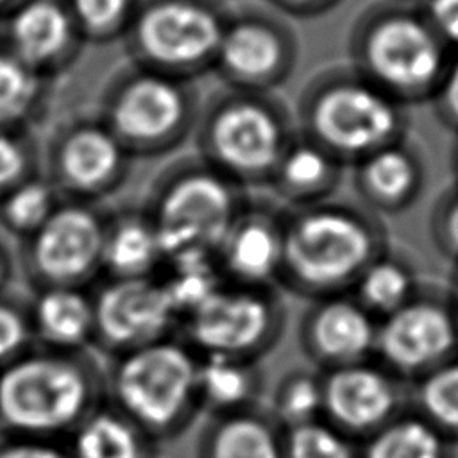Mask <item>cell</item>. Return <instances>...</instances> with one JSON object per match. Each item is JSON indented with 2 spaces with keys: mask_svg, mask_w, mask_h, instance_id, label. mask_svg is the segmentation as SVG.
<instances>
[{
  "mask_svg": "<svg viewBox=\"0 0 458 458\" xmlns=\"http://www.w3.org/2000/svg\"><path fill=\"white\" fill-rule=\"evenodd\" d=\"M0 458H70L64 442L0 433Z\"/></svg>",
  "mask_w": 458,
  "mask_h": 458,
  "instance_id": "obj_39",
  "label": "cell"
},
{
  "mask_svg": "<svg viewBox=\"0 0 458 458\" xmlns=\"http://www.w3.org/2000/svg\"><path fill=\"white\" fill-rule=\"evenodd\" d=\"M34 345L29 302L0 295V367Z\"/></svg>",
  "mask_w": 458,
  "mask_h": 458,
  "instance_id": "obj_36",
  "label": "cell"
},
{
  "mask_svg": "<svg viewBox=\"0 0 458 458\" xmlns=\"http://www.w3.org/2000/svg\"><path fill=\"white\" fill-rule=\"evenodd\" d=\"M352 182L361 206L372 213H401L422 193L426 166L406 138L392 141L352 165Z\"/></svg>",
  "mask_w": 458,
  "mask_h": 458,
  "instance_id": "obj_20",
  "label": "cell"
},
{
  "mask_svg": "<svg viewBox=\"0 0 458 458\" xmlns=\"http://www.w3.org/2000/svg\"><path fill=\"white\" fill-rule=\"evenodd\" d=\"M429 102L438 122L458 134V50L451 54Z\"/></svg>",
  "mask_w": 458,
  "mask_h": 458,
  "instance_id": "obj_38",
  "label": "cell"
},
{
  "mask_svg": "<svg viewBox=\"0 0 458 458\" xmlns=\"http://www.w3.org/2000/svg\"><path fill=\"white\" fill-rule=\"evenodd\" d=\"M29 318L34 344L57 351H88L95 336L89 288L48 286L32 292Z\"/></svg>",
  "mask_w": 458,
  "mask_h": 458,
  "instance_id": "obj_21",
  "label": "cell"
},
{
  "mask_svg": "<svg viewBox=\"0 0 458 458\" xmlns=\"http://www.w3.org/2000/svg\"><path fill=\"white\" fill-rule=\"evenodd\" d=\"M377 318L349 293L310 301L302 311L297 342L317 370L370 360L374 356Z\"/></svg>",
  "mask_w": 458,
  "mask_h": 458,
  "instance_id": "obj_17",
  "label": "cell"
},
{
  "mask_svg": "<svg viewBox=\"0 0 458 458\" xmlns=\"http://www.w3.org/2000/svg\"><path fill=\"white\" fill-rule=\"evenodd\" d=\"M50 82L13 55L0 41V125L32 129L45 116Z\"/></svg>",
  "mask_w": 458,
  "mask_h": 458,
  "instance_id": "obj_29",
  "label": "cell"
},
{
  "mask_svg": "<svg viewBox=\"0 0 458 458\" xmlns=\"http://www.w3.org/2000/svg\"><path fill=\"white\" fill-rule=\"evenodd\" d=\"M200 95L193 81L127 61L102 88L97 116L136 157L175 152L193 136Z\"/></svg>",
  "mask_w": 458,
  "mask_h": 458,
  "instance_id": "obj_7",
  "label": "cell"
},
{
  "mask_svg": "<svg viewBox=\"0 0 458 458\" xmlns=\"http://www.w3.org/2000/svg\"><path fill=\"white\" fill-rule=\"evenodd\" d=\"M106 403V370L88 351L32 345L0 367V433L64 442Z\"/></svg>",
  "mask_w": 458,
  "mask_h": 458,
  "instance_id": "obj_2",
  "label": "cell"
},
{
  "mask_svg": "<svg viewBox=\"0 0 458 458\" xmlns=\"http://www.w3.org/2000/svg\"><path fill=\"white\" fill-rule=\"evenodd\" d=\"M199 367L179 335L122 352L106 370V403L154 445L174 440L202 413Z\"/></svg>",
  "mask_w": 458,
  "mask_h": 458,
  "instance_id": "obj_4",
  "label": "cell"
},
{
  "mask_svg": "<svg viewBox=\"0 0 458 458\" xmlns=\"http://www.w3.org/2000/svg\"><path fill=\"white\" fill-rule=\"evenodd\" d=\"M13 274H14V258L9 247L0 240V295L5 293V288L9 286Z\"/></svg>",
  "mask_w": 458,
  "mask_h": 458,
  "instance_id": "obj_42",
  "label": "cell"
},
{
  "mask_svg": "<svg viewBox=\"0 0 458 458\" xmlns=\"http://www.w3.org/2000/svg\"><path fill=\"white\" fill-rule=\"evenodd\" d=\"M429 236L435 249L458 265V186L444 191L429 215Z\"/></svg>",
  "mask_w": 458,
  "mask_h": 458,
  "instance_id": "obj_37",
  "label": "cell"
},
{
  "mask_svg": "<svg viewBox=\"0 0 458 458\" xmlns=\"http://www.w3.org/2000/svg\"><path fill=\"white\" fill-rule=\"evenodd\" d=\"M267 410L283 429L322 419L320 370L297 367L284 372L272 390Z\"/></svg>",
  "mask_w": 458,
  "mask_h": 458,
  "instance_id": "obj_32",
  "label": "cell"
},
{
  "mask_svg": "<svg viewBox=\"0 0 458 458\" xmlns=\"http://www.w3.org/2000/svg\"><path fill=\"white\" fill-rule=\"evenodd\" d=\"M458 356V318L447 286L420 283L415 295L377 320L374 360L411 385Z\"/></svg>",
  "mask_w": 458,
  "mask_h": 458,
  "instance_id": "obj_13",
  "label": "cell"
},
{
  "mask_svg": "<svg viewBox=\"0 0 458 458\" xmlns=\"http://www.w3.org/2000/svg\"><path fill=\"white\" fill-rule=\"evenodd\" d=\"M360 458H456V445L408 408L360 442Z\"/></svg>",
  "mask_w": 458,
  "mask_h": 458,
  "instance_id": "obj_27",
  "label": "cell"
},
{
  "mask_svg": "<svg viewBox=\"0 0 458 458\" xmlns=\"http://www.w3.org/2000/svg\"><path fill=\"white\" fill-rule=\"evenodd\" d=\"M23 2H27V0H0V21H4Z\"/></svg>",
  "mask_w": 458,
  "mask_h": 458,
  "instance_id": "obj_44",
  "label": "cell"
},
{
  "mask_svg": "<svg viewBox=\"0 0 458 458\" xmlns=\"http://www.w3.org/2000/svg\"><path fill=\"white\" fill-rule=\"evenodd\" d=\"M199 392L202 411L229 413L259 404L263 374L258 361L200 356Z\"/></svg>",
  "mask_w": 458,
  "mask_h": 458,
  "instance_id": "obj_26",
  "label": "cell"
},
{
  "mask_svg": "<svg viewBox=\"0 0 458 458\" xmlns=\"http://www.w3.org/2000/svg\"><path fill=\"white\" fill-rule=\"evenodd\" d=\"M299 59V39L286 16L265 4L233 5L213 73L222 86L274 93L284 84Z\"/></svg>",
  "mask_w": 458,
  "mask_h": 458,
  "instance_id": "obj_14",
  "label": "cell"
},
{
  "mask_svg": "<svg viewBox=\"0 0 458 458\" xmlns=\"http://www.w3.org/2000/svg\"><path fill=\"white\" fill-rule=\"evenodd\" d=\"M420 283L411 261L388 247L365 267L351 293L379 320L408 302Z\"/></svg>",
  "mask_w": 458,
  "mask_h": 458,
  "instance_id": "obj_28",
  "label": "cell"
},
{
  "mask_svg": "<svg viewBox=\"0 0 458 458\" xmlns=\"http://www.w3.org/2000/svg\"><path fill=\"white\" fill-rule=\"evenodd\" d=\"M249 197L245 188L195 154L177 157L159 170L141 208L168 259L186 252L215 254Z\"/></svg>",
  "mask_w": 458,
  "mask_h": 458,
  "instance_id": "obj_8",
  "label": "cell"
},
{
  "mask_svg": "<svg viewBox=\"0 0 458 458\" xmlns=\"http://www.w3.org/2000/svg\"><path fill=\"white\" fill-rule=\"evenodd\" d=\"M447 292H449V297H451V302H453L456 318H458V265H454V268H453L451 281H449V284H447Z\"/></svg>",
  "mask_w": 458,
  "mask_h": 458,
  "instance_id": "obj_43",
  "label": "cell"
},
{
  "mask_svg": "<svg viewBox=\"0 0 458 458\" xmlns=\"http://www.w3.org/2000/svg\"><path fill=\"white\" fill-rule=\"evenodd\" d=\"M284 208L249 197L215 250L224 281L277 286L283 263Z\"/></svg>",
  "mask_w": 458,
  "mask_h": 458,
  "instance_id": "obj_18",
  "label": "cell"
},
{
  "mask_svg": "<svg viewBox=\"0 0 458 458\" xmlns=\"http://www.w3.org/2000/svg\"><path fill=\"white\" fill-rule=\"evenodd\" d=\"M286 318L277 286L222 281L179 322L177 335L199 356L259 361L283 338Z\"/></svg>",
  "mask_w": 458,
  "mask_h": 458,
  "instance_id": "obj_10",
  "label": "cell"
},
{
  "mask_svg": "<svg viewBox=\"0 0 458 458\" xmlns=\"http://www.w3.org/2000/svg\"><path fill=\"white\" fill-rule=\"evenodd\" d=\"M41 172V145L32 129L0 125V197Z\"/></svg>",
  "mask_w": 458,
  "mask_h": 458,
  "instance_id": "obj_35",
  "label": "cell"
},
{
  "mask_svg": "<svg viewBox=\"0 0 458 458\" xmlns=\"http://www.w3.org/2000/svg\"><path fill=\"white\" fill-rule=\"evenodd\" d=\"M451 54L411 0L370 4L349 34L351 66L403 106L431 100Z\"/></svg>",
  "mask_w": 458,
  "mask_h": 458,
  "instance_id": "obj_3",
  "label": "cell"
},
{
  "mask_svg": "<svg viewBox=\"0 0 458 458\" xmlns=\"http://www.w3.org/2000/svg\"><path fill=\"white\" fill-rule=\"evenodd\" d=\"M295 132L276 93L222 86L202 100L193 140L200 159L247 190L268 186Z\"/></svg>",
  "mask_w": 458,
  "mask_h": 458,
  "instance_id": "obj_5",
  "label": "cell"
},
{
  "mask_svg": "<svg viewBox=\"0 0 458 458\" xmlns=\"http://www.w3.org/2000/svg\"><path fill=\"white\" fill-rule=\"evenodd\" d=\"M64 445L70 458H156V445L107 403L89 413Z\"/></svg>",
  "mask_w": 458,
  "mask_h": 458,
  "instance_id": "obj_25",
  "label": "cell"
},
{
  "mask_svg": "<svg viewBox=\"0 0 458 458\" xmlns=\"http://www.w3.org/2000/svg\"><path fill=\"white\" fill-rule=\"evenodd\" d=\"M86 43L122 41L136 0H64Z\"/></svg>",
  "mask_w": 458,
  "mask_h": 458,
  "instance_id": "obj_33",
  "label": "cell"
},
{
  "mask_svg": "<svg viewBox=\"0 0 458 458\" xmlns=\"http://www.w3.org/2000/svg\"><path fill=\"white\" fill-rule=\"evenodd\" d=\"M227 0H136L122 38L127 61L186 81L213 70Z\"/></svg>",
  "mask_w": 458,
  "mask_h": 458,
  "instance_id": "obj_9",
  "label": "cell"
},
{
  "mask_svg": "<svg viewBox=\"0 0 458 458\" xmlns=\"http://www.w3.org/2000/svg\"><path fill=\"white\" fill-rule=\"evenodd\" d=\"M91 297L93 345L111 358L177 335L179 315L157 276L106 279L91 290Z\"/></svg>",
  "mask_w": 458,
  "mask_h": 458,
  "instance_id": "obj_15",
  "label": "cell"
},
{
  "mask_svg": "<svg viewBox=\"0 0 458 458\" xmlns=\"http://www.w3.org/2000/svg\"><path fill=\"white\" fill-rule=\"evenodd\" d=\"M410 410L458 445V356L410 385Z\"/></svg>",
  "mask_w": 458,
  "mask_h": 458,
  "instance_id": "obj_30",
  "label": "cell"
},
{
  "mask_svg": "<svg viewBox=\"0 0 458 458\" xmlns=\"http://www.w3.org/2000/svg\"><path fill=\"white\" fill-rule=\"evenodd\" d=\"M284 429L263 406L208 415L195 458H283Z\"/></svg>",
  "mask_w": 458,
  "mask_h": 458,
  "instance_id": "obj_22",
  "label": "cell"
},
{
  "mask_svg": "<svg viewBox=\"0 0 458 458\" xmlns=\"http://www.w3.org/2000/svg\"><path fill=\"white\" fill-rule=\"evenodd\" d=\"M344 168L345 165L335 156L297 131L277 161L267 188L288 208L317 204L333 195Z\"/></svg>",
  "mask_w": 458,
  "mask_h": 458,
  "instance_id": "obj_23",
  "label": "cell"
},
{
  "mask_svg": "<svg viewBox=\"0 0 458 458\" xmlns=\"http://www.w3.org/2000/svg\"><path fill=\"white\" fill-rule=\"evenodd\" d=\"M132 161L97 114L63 120L41 145V174L68 200L98 204L125 184Z\"/></svg>",
  "mask_w": 458,
  "mask_h": 458,
  "instance_id": "obj_12",
  "label": "cell"
},
{
  "mask_svg": "<svg viewBox=\"0 0 458 458\" xmlns=\"http://www.w3.org/2000/svg\"><path fill=\"white\" fill-rule=\"evenodd\" d=\"M297 131L342 165L406 138V106L367 81L351 64L320 70L297 100Z\"/></svg>",
  "mask_w": 458,
  "mask_h": 458,
  "instance_id": "obj_6",
  "label": "cell"
},
{
  "mask_svg": "<svg viewBox=\"0 0 458 458\" xmlns=\"http://www.w3.org/2000/svg\"><path fill=\"white\" fill-rule=\"evenodd\" d=\"M386 249L385 225L365 206L327 199L284 208L277 286L308 301L349 293L365 267Z\"/></svg>",
  "mask_w": 458,
  "mask_h": 458,
  "instance_id": "obj_1",
  "label": "cell"
},
{
  "mask_svg": "<svg viewBox=\"0 0 458 458\" xmlns=\"http://www.w3.org/2000/svg\"><path fill=\"white\" fill-rule=\"evenodd\" d=\"M283 458H360V442L318 419L284 429Z\"/></svg>",
  "mask_w": 458,
  "mask_h": 458,
  "instance_id": "obj_34",
  "label": "cell"
},
{
  "mask_svg": "<svg viewBox=\"0 0 458 458\" xmlns=\"http://www.w3.org/2000/svg\"><path fill=\"white\" fill-rule=\"evenodd\" d=\"M107 213L98 204L63 199L50 218L20 242L18 263L32 292L48 286L89 288L102 274Z\"/></svg>",
  "mask_w": 458,
  "mask_h": 458,
  "instance_id": "obj_11",
  "label": "cell"
},
{
  "mask_svg": "<svg viewBox=\"0 0 458 458\" xmlns=\"http://www.w3.org/2000/svg\"><path fill=\"white\" fill-rule=\"evenodd\" d=\"M340 2L342 0H263L265 5L272 7L279 14L293 18H315L326 14Z\"/></svg>",
  "mask_w": 458,
  "mask_h": 458,
  "instance_id": "obj_41",
  "label": "cell"
},
{
  "mask_svg": "<svg viewBox=\"0 0 458 458\" xmlns=\"http://www.w3.org/2000/svg\"><path fill=\"white\" fill-rule=\"evenodd\" d=\"M61 200L55 186L38 172L0 197V227L21 242L50 218Z\"/></svg>",
  "mask_w": 458,
  "mask_h": 458,
  "instance_id": "obj_31",
  "label": "cell"
},
{
  "mask_svg": "<svg viewBox=\"0 0 458 458\" xmlns=\"http://www.w3.org/2000/svg\"><path fill=\"white\" fill-rule=\"evenodd\" d=\"M165 263L154 224L143 208H122L107 213L102 243L106 279L156 277Z\"/></svg>",
  "mask_w": 458,
  "mask_h": 458,
  "instance_id": "obj_24",
  "label": "cell"
},
{
  "mask_svg": "<svg viewBox=\"0 0 458 458\" xmlns=\"http://www.w3.org/2000/svg\"><path fill=\"white\" fill-rule=\"evenodd\" d=\"M426 18L440 39L453 50H458V0H420Z\"/></svg>",
  "mask_w": 458,
  "mask_h": 458,
  "instance_id": "obj_40",
  "label": "cell"
},
{
  "mask_svg": "<svg viewBox=\"0 0 458 458\" xmlns=\"http://www.w3.org/2000/svg\"><path fill=\"white\" fill-rule=\"evenodd\" d=\"M322 419L361 442L410 408V385L374 358L322 370Z\"/></svg>",
  "mask_w": 458,
  "mask_h": 458,
  "instance_id": "obj_16",
  "label": "cell"
},
{
  "mask_svg": "<svg viewBox=\"0 0 458 458\" xmlns=\"http://www.w3.org/2000/svg\"><path fill=\"white\" fill-rule=\"evenodd\" d=\"M0 23L2 45L50 81L66 72L86 45L64 0H27Z\"/></svg>",
  "mask_w": 458,
  "mask_h": 458,
  "instance_id": "obj_19",
  "label": "cell"
},
{
  "mask_svg": "<svg viewBox=\"0 0 458 458\" xmlns=\"http://www.w3.org/2000/svg\"><path fill=\"white\" fill-rule=\"evenodd\" d=\"M451 168H453V177H454V184L458 186V140L453 145V152H451Z\"/></svg>",
  "mask_w": 458,
  "mask_h": 458,
  "instance_id": "obj_45",
  "label": "cell"
}]
</instances>
